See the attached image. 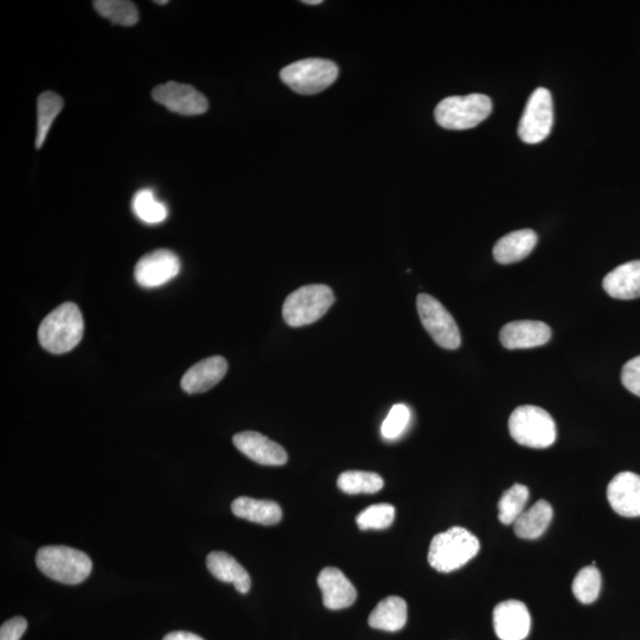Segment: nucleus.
<instances>
[{"label":"nucleus","mask_w":640,"mask_h":640,"mask_svg":"<svg viewBox=\"0 0 640 640\" xmlns=\"http://www.w3.org/2000/svg\"><path fill=\"white\" fill-rule=\"evenodd\" d=\"M82 313L74 303H64L43 319L38 341L51 354L62 355L78 347L83 337Z\"/></svg>","instance_id":"obj_1"},{"label":"nucleus","mask_w":640,"mask_h":640,"mask_svg":"<svg viewBox=\"0 0 640 640\" xmlns=\"http://www.w3.org/2000/svg\"><path fill=\"white\" fill-rule=\"evenodd\" d=\"M477 537L469 530L453 527L433 537L428 562L440 573H451L462 568L478 554Z\"/></svg>","instance_id":"obj_2"},{"label":"nucleus","mask_w":640,"mask_h":640,"mask_svg":"<svg viewBox=\"0 0 640 640\" xmlns=\"http://www.w3.org/2000/svg\"><path fill=\"white\" fill-rule=\"evenodd\" d=\"M36 565L51 580L72 586L85 581L93 569L86 553L66 546L42 547L36 554Z\"/></svg>","instance_id":"obj_3"},{"label":"nucleus","mask_w":640,"mask_h":640,"mask_svg":"<svg viewBox=\"0 0 640 640\" xmlns=\"http://www.w3.org/2000/svg\"><path fill=\"white\" fill-rule=\"evenodd\" d=\"M491 112L492 101L488 95L470 94L441 100L435 108L434 117L446 130L463 131L483 123Z\"/></svg>","instance_id":"obj_4"},{"label":"nucleus","mask_w":640,"mask_h":640,"mask_svg":"<svg viewBox=\"0 0 640 640\" xmlns=\"http://www.w3.org/2000/svg\"><path fill=\"white\" fill-rule=\"evenodd\" d=\"M509 431L517 444L530 448H547L556 440L555 421L547 411L536 406H521L510 415Z\"/></svg>","instance_id":"obj_5"},{"label":"nucleus","mask_w":640,"mask_h":640,"mask_svg":"<svg viewBox=\"0 0 640 640\" xmlns=\"http://www.w3.org/2000/svg\"><path fill=\"white\" fill-rule=\"evenodd\" d=\"M335 303V294L326 285H307L292 292L285 300L283 316L292 328L316 323Z\"/></svg>","instance_id":"obj_6"},{"label":"nucleus","mask_w":640,"mask_h":640,"mask_svg":"<svg viewBox=\"0 0 640 640\" xmlns=\"http://www.w3.org/2000/svg\"><path fill=\"white\" fill-rule=\"evenodd\" d=\"M338 75L339 69L335 62L307 59L281 69L280 79L298 94L315 95L334 85Z\"/></svg>","instance_id":"obj_7"},{"label":"nucleus","mask_w":640,"mask_h":640,"mask_svg":"<svg viewBox=\"0 0 640 640\" xmlns=\"http://www.w3.org/2000/svg\"><path fill=\"white\" fill-rule=\"evenodd\" d=\"M422 325L439 347L456 350L462 344V336L456 320L439 300L430 294L421 293L416 300Z\"/></svg>","instance_id":"obj_8"},{"label":"nucleus","mask_w":640,"mask_h":640,"mask_svg":"<svg viewBox=\"0 0 640 640\" xmlns=\"http://www.w3.org/2000/svg\"><path fill=\"white\" fill-rule=\"evenodd\" d=\"M554 123L552 94L546 88H537L530 95L518 125V136L527 144H539L546 139Z\"/></svg>","instance_id":"obj_9"},{"label":"nucleus","mask_w":640,"mask_h":640,"mask_svg":"<svg viewBox=\"0 0 640 640\" xmlns=\"http://www.w3.org/2000/svg\"><path fill=\"white\" fill-rule=\"evenodd\" d=\"M152 98L169 111L181 115H201L208 111L209 102L196 88L178 82H168L153 89Z\"/></svg>","instance_id":"obj_10"},{"label":"nucleus","mask_w":640,"mask_h":640,"mask_svg":"<svg viewBox=\"0 0 640 640\" xmlns=\"http://www.w3.org/2000/svg\"><path fill=\"white\" fill-rule=\"evenodd\" d=\"M181 261L169 249H158L143 256L134 268L137 283L146 288L159 287L177 277Z\"/></svg>","instance_id":"obj_11"},{"label":"nucleus","mask_w":640,"mask_h":640,"mask_svg":"<svg viewBox=\"0 0 640 640\" xmlns=\"http://www.w3.org/2000/svg\"><path fill=\"white\" fill-rule=\"evenodd\" d=\"M494 627L501 640H524L528 637L531 617L526 604L520 600H507L494 611Z\"/></svg>","instance_id":"obj_12"},{"label":"nucleus","mask_w":640,"mask_h":640,"mask_svg":"<svg viewBox=\"0 0 640 640\" xmlns=\"http://www.w3.org/2000/svg\"><path fill=\"white\" fill-rule=\"evenodd\" d=\"M233 443L242 454L260 465L281 466L287 463L285 448L261 433L246 431L235 434Z\"/></svg>","instance_id":"obj_13"},{"label":"nucleus","mask_w":640,"mask_h":640,"mask_svg":"<svg viewBox=\"0 0 640 640\" xmlns=\"http://www.w3.org/2000/svg\"><path fill=\"white\" fill-rule=\"evenodd\" d=\"M608 502L618 515L640 516V476L633 472H620L607 488Z\"/></svg>","instance_id":"obj_14"},{"label":"nucleus","mask_w":640,"mask_h":640,"mask_svg":"<svg viewBox=\"0 0 640 640\" xmlns=\"http://www.w3.org/2000/svg\"><path fill=\"white\" fill-rule=\"evenodd\" d=\"M552 337V330L546 323L537 320H517L501 330L499 341L509 350L542 347Z\"/></svg>","instance_id":"obj_15"},{"label":"nucleus","mask_w":640,"mask_h":640,"mask_svg":"<svg viewBox=\"0 0 640 640\" xmlns=\"http://www.w3.org/2000/svg\"><path fill=\"white\" fill-rule=\"evenodd\" d=\"M318 586L323 593V603L329 610H344L355 603L357 591L341 569L326 567L318 575Z\"/></svg>","instance_id":"obj_16"},{"label":"nucleus","mask_w":640,"mask_h":640,"mask_svg":"<svg viewBox=\"0 0 640 640\" xmlns=\"http://www.w3.org/2000/svg\"><path fill=\"white\" fill-rule=\"evenodd\" d=\"M228 371V362L222 356H211L192 366L184 374L182 389L188 394L206 393L223 380Z\"/></svg>","instance_id":"obj_17"},{"label":"nucleus","mask_w":640,"mask_h":640,"mask_svg":"<svg viewBox=\"0 0 640 640\" xmlns=\"http://www.w3.org/2000/svg\"><path fill=\"white\" fill-rule=\"evenodd\" d=\"M603 286L608 296L614 299L640 298V260L614 268L606 275Z\"/></svg>","instance_id":"obj_18"},{"label":"nucleus","mask_w":640,"mask_h":640,"mask_svg":"<svg viewBox=\"0 0 640 640\" xmlns=\"http://www.w3.org/2000/svg\"><path fill=\"white\" fill-rule=\"evenodd\" d=\"M539 236L531 229L516 230L499 239L494 247L498 264L510 265L522 261L534 251Z\"/></svg>","instance_id":"obj_19"},{"label":"nucleus","mask_w":640,"mask_h":640,"mask_svg":"<svg viewBox=\"0 0 640 640\" xmlns=\"http://www.w3.org/2000/svg\"><path fill=\"white\" fill-rule=\"evenodd\" d=\"M209 572L220 581L233 584L241 594H247L252 587L251 576L233 556L224 552H213L208 555Z\"/></svg>","instance_id":"obj_20"},{"label":"nucleus","mask_w":640,"mask_h":640,"mask_svg":"<svg viewBox=\"0 0 640 640\" xmlns=\"http://www.w3.org/2000/svg\"><path fill=\"white\" fill-rule=\"evenodd\" d=\"M232 511L236 517L262 526H274L283 518V510L278 503L251 497L236 498L232 504Z\"/></svg>","instance_id":"obj_21"},{"label":"nucleus","mask_w":640,"mask_h":640,"mask_svg":"<svg viewBox=\"0 0 640 640\" xmlns=\"http://www.w3.org/2000/svg\"><path fill=\"white\" fill-rule=\"evenodd\" d=\"M369 625L373 629L398 632L407 623V603L400 597L383 599L369 616Z\"/></svg>","instance_id":"obj_22"},{"label":"nucleus","mask_w":640,"mask_h":640,"mask_svg":"<svg viewBox=\"0 0 640 640\" xmlns=\"http://www.w3.org/2000/svg\"><path fill=\"white\" fill-rule=\"evenodd\" d=\"M553 520V508L547 501H539L517 518L515 534L524 540L539 539Z\"/></svg>","instance_id":"obj_23"},{"label":"nucleus","mask_w":640,"mask_h":640,"mask_svg":"<svg viewBox=\"0 0 640 640\" xmlns=\"http://www.w3.org/2000/svg\"><path fill=\"white\" fill-rule=\"evenodd\" d=\"M63 106L64 101L59 94L44 92L38 96L36 149L40 150L46 143L50 128L57 115L62 112Z\"/></svg>","instance_id":"obj_24"},{"label":"nucleus","mask_w":640,"mask_h":640,"mask_svg":"<svg viewBox=\"0 0 640 640\" xmlns=\"http://www.w3.org/2000/svg\"><path fill=\"white\" fill-rule=\"evenodd\" d=\"M337 485L348 495L376 494L383 489L384 480L374 472L347 471L338 477Z\"/></svg>","instance_id":"obj_25"},{"label":"nucleus","mask_w":640,"mask_h":640,"mask_svg":"<svg viewBox=\"0 0 640 640\" xmlns=\"http://www.w3.org/2000/svg\"><path fill=\"white\" fill-rule=\"evenodd\" d=\"M530 491L526 485L515 484L504 492L498 503V518L505 526L514 524L523 514L528 503Z\"/></svg>","instance_id":"obj_26"},{"label":"nucleus","mask_w":640,"mask_h":640,"mask_svg":"<svg viewBox=\"0 0 640 640\" xmlns=\"http://www.w3.org/2000/svg\"><path fill=\"white\" fill-rule=\"evenodd\" d=\"M132 209L140 221L158 224L168 219V208L159 202L150 189L139 190L133 197Z\"/></svg>","instance_id":"obj_27"},{"label":"nucleus","mask_w":640,"mask_h":640,"mask_svg":"<svg viewBox=\"0 0 640 640\" xmlns=\"http://www.w3.org/2000/svg\"><path fill=\"white\" fill-rule=\"evenodd\" d=\"M93 4L99 15L114 24L132 27L139 21L137 6L127 0H96Z\"/></svg>","instance_id":"obj_28"},{"label":"nucleus","mask_w":640,"mask_h":640,"mask_svg":"<svg viewBox=\"0 0 640 640\" xmlns=\"http://www.w3.org/2000/svg\"><path fill=\"white\" fill-rule=\"evenodd\" d=\"M573 594L581 604L590 605L599 598L601 590V574L599 569L588 566L576 574L572 586Z\"/></svg>","instance_id":"obj_29"},{"label":"nucleus","mask_w":640,"mask_h":640,"mask_svg":"<svg viewBox=\"0 0 640 640\" xmlns=\"http://www.w3.org/2000/svg\"><path fill=\"white\" fill-rule=\"evenodd\" d=\"M395 518V508L392 504L381 503L371 505L357 516L356 522L361 530L387 529L392 526Z\"/></svg>","instance_id":"obj_30"},{"label":"nucleus","mask_w":640,"mask_h":640,"mask_svg":"<svg viewBox=\"0 0 640 640\" xmlns=\"http://www.w3.org/2000/svg\"><path fill=\"white\" fill-rule=\"evenodd\" d=\"M411 421V411L403 403L393 406L383 421L381 432L384 439L395 440L401 437Z\"/></svg>","instance_id":"obj_31"},{"label":"nucleus","mask_w":640,"mask_h":640,"mask_svg":"<svg viewBox=\"0 0 640 640\" xmlns=\"http://www.w3.org/2000/svg\"><path fill=\"white\" fill-rule=\"evenodd\" d=\"M624 387L640 398V356L632 358L625 364L622 371Z\"/></svg>","instance_id":"obj_32"},{"label":"nucleus","mask_w":640,"mask_h":640,"mask_svg":"<svg viewBox=\"0 0 640 640\" xmlns=\"http://www.w3.org/2000/svg\"><path fill=\"white\" fill-rule=\"evenodd\" d=\"M28 629V622L23 617H15L0 627V640H19Z\"/></svg>","instance_id":"obj_33"},{"label":"nucleus","mask_w":640,"mask_h":640,"mask_svg":"<svg viewBox=\"0 0 640 640\" xmlns=\"http://www.w3.org/2000/svg\"><path fill=\"white\" fill-rule=\"evenodd\" d=\"M163 640H204L200 636L194 635V633L177 631L171 632L166 635Z\"/></svg>","instance_id":"obj_34"},{"label":"nucleus","mask_w":640,"mask_h":640,"mask_svg":"<svg viewBox=\"0 0 640 640\" xmlns=\"http://www.w3.org/2000/svg\"><path fill=\"white\" fill-rule=\"evenodd\" d=\"M304 4L307 5H320L322 4V0H306V2H303Z\"/></svg>","instance_id":"obj_35"},{"label":"nucleus","mask_w":640,"mask_h":640,"mask_svg":"<svg viewBox=\"0 0 640 640\" xmlns=\"http://www.w3.org/2000/svg\"><path fill=\"white\" fill-rule=\"evenodd\" d=\"M155 3L158 5H165V4H168L169 2L168 0H163V2H155Z\"/></svg>","instance_id":"obj_36"}]
</instances>
